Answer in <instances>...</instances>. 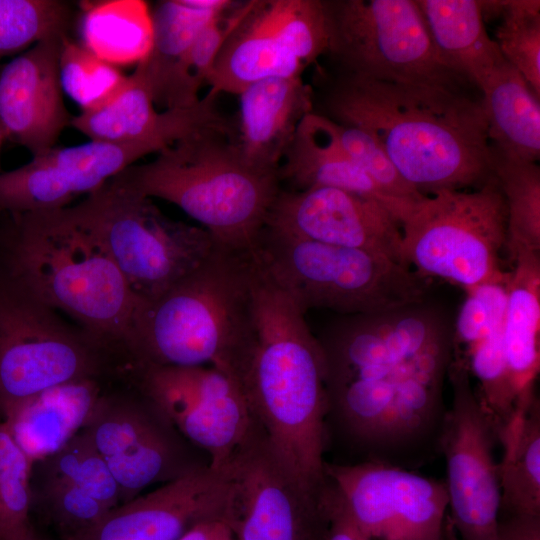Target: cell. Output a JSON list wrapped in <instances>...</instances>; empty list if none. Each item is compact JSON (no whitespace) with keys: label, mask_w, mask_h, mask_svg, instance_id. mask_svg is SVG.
<instances>
[{"label":"cell","mask_w":540,"mask_h":540,"mask_svg":"<svg viewBox=\"0 0 540 540\" xmlns=\"http://www.w3.org/2000/svg\"><path fill=\"white\" fill-rule=\"evenodd\" d=\"M33 540H48V539H45L44 537L37 534V536Z\"/></svg>","instance_id":"45"},{"label":"cell","mask_w":540,"mask_h":540,"mask_svg":"<svg viewBox=\"0 0 540 540\" xmlns=\"http://www.w3.org/2000/svg\"><path fill=\"white\" fill-rule=\"evenodd\" d=\"M5 140H6L5 132L0 121V173L2 172L1 171V149Z\"/></svg>","instance_id":"44"},{"label":"cell","mask_w":540,"mask_h":540,"mask_svg":"<svg viewBox=\"0 0 540 540\" xmlns=\"http://www.w3.org/2000/svg\"><path fill=\"white\" fill-rule=\"evenodd\" d=\"M323 4L326 54L338 72L409 85L475 87L443 61L416 0H323Z\"/></svg>","instance_id":"11"},{"label":"cell","mask_w":540,"mask_h":540,"mask_svg":"<svg viewBox=\"0 0 540 540\" xmlns=\"http://www.w3.org/2000/svg\"><path fill=\"white\" fill-rule=\"evenodd\" d=\"M70 208L101 241L138 303L160 295L216 246L201 226L164 215L121 173Z\"/></svg>","instance_id":"8"},{"label":"cell","mask_w":540,"mask_h":540,"mask_svg":"<svg viewBox=\"0 0 540 540\" xmlns=\"http://www.w3.org/2000/svg\"><path fill=\"white\" fill-rule=\"evenodd\" d=\"M71 19L72 9L65 1L0 0V58L51 36L67 35Z\"/></svg>","instance_id":"34"},{"label":"cell","mask_w":540,"mask_h":540,"mask_svg":"<svg viewBox=\"0 0 540 540\" xmlns=\"http://www.w3.org/2000/svg\"><path fill=\"white\" fill-rule=\"evenodd\" d=\"M59 65L62 89L81 107L82 112L105 104L127 77L115 65L102 60L68 36L63 41Z\"/></svg>","instance_id":"38"},{"label":"cell","mask_w":540,"mask_h":540,"mask_svg":"<svg viewBox=\"0 0 540 540\" xmlns=\"http://www.w3.org/2000/svg\"><path fill=\"white\" fill-rule=\"evenodd\" d=\"M126 385L105 389L82 429L115 479L121 504L199 467L189 461L187 440L145 396Z\"/></svg>","instance_id":"15"},{"label":"cell","mask_w":540,"mask_h":540,"mask_svg":"<svg viewBox=\"0 0 540 540\" xmlns=\"http://www.w3.org/2000/svg\"><path fill=\"white\" fill-rule=\"evenodd\" d=\"M509 271L502 336L518 403L535 391L540 368V253L519 256Z\"/></svg>","instance_id":"29"},{"label":"cell","mask_w":540,"mask_h":540,"mask_svg":"<svg viewBox=\"0 0 540 540\" xmlns=\"http://www.w3.org/2000/svg\"><path fill=\"white\" fill-rule=\"evenodd\" d=\"M224 470L208 464L118 505L76 540H176L195 524L223 518Z\"/></svg>","instance_id":"22"},{"label":"cell","mask_w":540,"mask_h":540,"mask_svg":"<svg viewBox=\"0 0 540 540\" xmlns=\"http://www.w3.org/2000/svg\"><path fill=\"white\" fill-rule=\"evenodd\" d=\"M493 12L502 15L496 31L502 56L540 96V1H495Z\"/></svg>","instance_id":"36"},{"label":"cell","mask_w":540,"mask_h":540,"mask_svg":"<svg viewBox=\"0 0 540 540\" xmlns=\"http://www.w3.org/2000/svg\"><path fill=\"white\" fill-rule=\"evenodd\" d=\"M118 368L111 350L0 272V422L42 391Z\"/></svg>","instance_id":"9"},{"label":"cell","mask_w":540,"mask_h":540,"mask_svg":"<svg viewBox=\"0 0 540 540\" xmlns=\"http://www.w3.org/2000/svg\"><path fill=\"white\" fill-rule=\"evenodd\" d=\"M236 143L253 167L277 173L302 119L314 109V93L302 77H273L241 91Z\"/></svg>","instance_id":"25"},{"label":"cell","mask_w":540,"mask_h":540,"mask_svg":"<svg viewBox=\"0 0 540 540\" xmlns=\"http://www.w3.org/2000/svg\"><path fill=\"white\" fill-rule=\"evenodd\" d=\"M83 46L113 64H137L150 51L151 13L143 1L91 3L82 18Z\"/></svg>","instance_id":"32"},{"label":"cell","mask_w":540,"mask_h":540,"mask_svg":"<svg viewBox=\"0 0 540 540\" xmlns=\"http://www.w3.org/2000/svg\"><path fill=\"white\" fill-rule=\"evenodd\" d=\"M31 514L59 540H76L121 504L119 487L103 458L80 432L55 454L32 464Z\"/></svg>","instance_id":"20"},{"label":"cell","mask_w":540,"mask_h":540,"mask_svg":"<svg viewBox=\"0 0 540 540\" xmlns=\"http://www.w3.org/2000/svg\"><path fill=\"white\" fill-rule=\"evenodd\" d=\"M452 403L439 427L448 515L462 540H496L501 507L496 435L465 364L450 360Z\"/></svg>","instance_id":"14"},{"label":"cell","mask_w":540,"mask_h":540,"mask_svg":"<svg viewBox=\"0 0 540 540\" xmlns=\"http://www.w3.org/2000/svg\"><path fill=\"white\" fill-rule=\"evenodd\" d=\"M443 61L478 90L506 60L487 33L478 0H416Z\"/></svg>","instance_id":"28"},{"label":"cell","mask_w":540,"mask_h":540,"mask_svg":"<svg viewBox=\"0 0 540 540\" xmlns=\"http://www.w3.org/2000/svg\"><path fill=\"white\" fill-rule=\"evenodd\" d=\"M506 238V204L492 174L472 191L425 196L401 225V260L425 278L466 290L505 271Z\"/></svg>","instance_id":"10"},{"label":"cell","mask_w":540,"mask_h":540,"mask_svg":"<svg viewBox=\"0 0 540 540\" xmlns=\"http://www.w3.org/2000/svg\"><path fill=\"white\" fill-rule=\"evenodd\" d=\"M176 540H234V537L223 518H214L195 524Z\"/></svg>","instance_id":"42"},{"label":"cell","mask_w":540,"mask_h":540,"mask_svg":"<svg viewBox=\"0 0 540 540\" xmlns=\"http://www.w3.org/2000/svg\"><path fill=\"white\" fill-rule=\"evenodd\" d=\"M254 337L240 371L254 423L286 474L308 498L326 486V363L304 314L252 252Z\"/></svg>","instance_id":"3"},{"label":"cell","mask_w":540,"mask_h":540,"mask_svg":"<svg viewBox=\"0 0 540 540\" xmlns=\"http://www.w3.org/2000/svg\"><path fill=\"white\" fill-rule=\"evenodd\" d=\"M325 476L372 540H439L448 514L444 481L381 460L325 463Z\"/></svg>","instance_id":"16"},{"label":"cell","mask_w":540,"mask_h":540,"mask_svg":"<svg viewBox=\"0 0 540 540\" xmlns=\"http://www.w3.org/2000/svg\"><path fill=\"white\" fill-rule=\"evenodd\" d=\"M143 195L168 201L200 223L216 246L252 251L281 186L242 156L231 125L193 132L121 172Z\"/></svg>","instance_id":"6"},{"label":"cell","mask_w":540,"mask_h":540,"mask_svg":"<svg viewBox=\"0 0 540 540\" xmlns=\"http://www.w3.org/2000/svg\"><path fill=\"white\" fill-rule=\"evenodd\" d=\"M287 190L330 187L377 201L401 223L405 211L341 147L330 119L311 112L300 122L278 169Z\"/></svg>","instance_id":"26"},{"label":"cell","mask_w":540,"mask_h":540,"mask_svg":"<svg viewBox=\"0 0 540 540\" xmlns=\"http://www.w3.org/2000/svg\"><path fill=\"white\" fill-rule=\"evenodd\" d=\"M7 213L0 272L123 359L138 301L98 237L70 206Z\"/></svg>","instance_id":"5"},{"label":"cell","mask_w":540,"mask_h":540,"mask_svg":"<svg viewBox=\"0 0 540 540\" xmlns=\"http://www.w3.org/2000/svg\"><path fill=\"white\" fill-rule=\"evenodd\" d=\"M496 439L503 447L497 463L500 514L540 516V402L535 391L517 403Z\"/></svg>","instance_id":"31"},{"label":"cell","mask_w":540,"mask_h":540,"mask_svg":"<svg viewBox=\"0 0 540 540\" xmlns=\"http://www.w3.org/2000/svg\"><path fill=\"white\" fill-rule=\"evenodd\" d=\"M231 0H164L150 9L153 39L147 56L136 67L154 104L167 109L199 102V90L187 72V59L199 32L225 11Z\"/></svg>","instance_id":"24"},{"label":"cell","mask_w":540,"mask_h":540,"mask_svg":"<svg viewBox=\"0 0 540 540\" xmlns=\"http://www.w3.org/2000/svg\"><path fill=\"white\" fill-rule=\"evenodd\" d=\"M254 252L303 313L385 312L428 299L432 280L386 255L302 239L264 226Z\"/></svg>","instance_id":"7"},{"label":"cell","mask_w":540,"mask_h":540,"mask_svg":"<svg viewBox=\"0 0 540 540\" xmlns=\"http://www.w3.org/2000/svg\"><path fill=\"white\" fill-rule=\"evenodd\" d=\"M265 227L302 239L386 255L403 264L401 223L377 201L348 191L281 188Z\"/></svg>","instance_id":"19"},{"label":"cell","mask_w":540,"mask_h":540,"mask_svg":"<svg viewBox=\"0 0 540 540\" xmlns=\"http://www.w3.org/2000/svg\"><path fill=\"white\" fill-rule=\"evenodd\" d=\"M451 325L431 301L341 315L319 340L329 411L349 434L382 450L408 447L440 427Z\"/></svg>","instance_id":"1"},{"label":"cell","mask_w":540,"mask_h":540,"mask_svg":"<svg viewBox=\"0 0 540 540\" xmlns=\"http://www.w3.org/2000/svg\"><path fill=\"white\" fill-rule=\"evenodd\" d=\"M218 96L209 91L191 107L159 112L145 80L135 69L110 100L73 116L70 125L94 141H153L167 147L193 132L230 125L217 108Z\"/></svg>","instance_id":"23"},{"label":"cell","mask_w":540,"mask_h":540,"mask_svg":"<svg viewBox=\"0 0 540 540\" xmlns=\"http://www.w3.org/2000/svg\"><path fill=\"white\" fill-rule=\"evenodd\" d=\"M67 35L46 38L0 70V121L6 140L38 156L55 144L73 116L60 80V55Z\"/></svg>","instance_id":"21"},{"label":"cell","mask_w":540,"mask_h":540,"mask_svg":"<svg viewBox=\"0 0 540 540\" xmlns=\"http://www.w3.org/2000/svg\"><path fill=\"white\" fill-rule=\"evenodd\" d=\"M327 48L323 0H254L216 58L209 91L239 95L263 79L301 77Z\"/></svg>","instance_id":"13"},{"label":"cell","mask_w":540,"mask_h":540,"mask_svg":"<svg viewBox=\"0 0 540 540\" xmlns=\"http://www.w3.org/2000/svg\"><path fill=\"white\" fill-rule=\"evenodd\" d=\"M491 147L510 157L540 158V96L507 61L479 89Z\"/></svg>","instance_id":"30"},{"label":"cell","mask_w":540,"mask_h":540,"mask_svg":"<svg viewBox=\"0 0 540 540\" xmlns=\"http://www.w3.org/2000/svg\"><path fill=\"white\" fill-rule=\"evenodd\" d=\"M510 271L464 290L451 325V359L464 362L469 350L503 325Z\"/></svg>","instance_id":"37"},{"label":"cell","mask_w":540,"mask_h":540,"mask_svg":"<svg viewBox=\"0 0 540 540\" xmlns=\"http://www.w3.org/2000/svg\"><path fill=\"white\" fill-rule=\"evenodd\" d=\"M439 540H462L456 532L448 514L444 520Z\"/></svg>","instance_id":"43"},{"label":"cell","mask_w":540,"mask_h":540,"mask_svg":"<svg viewBox=\"0 0 540 540\" xmlns=\"http://www.w3.org/2000/svg\"><path fill=\"white\" fill-rule=\"evenodd\" d=\"M319 108L315 113L370 133L424 196L477 188L492 176L481 94L337 72L325 82Z\"/></svg>","instance_id":"2"},{"label":"cell","mask_w":540,"mask_h":540,"mask_svg":"<svg viewBox=\"0 0 540 540\" xmlns=\"http://www.w3.org/2000/svg\"><path fill=\"white\" fill-rule=\"evenodd\" d=\"M32 463L0 422V540H33Z\"/></svg>","instance_id":"35"},{"label":"cell","mask_w":540,"mask_h":540,"mask_svg":"<svg viewBox=\"0 0 540 540\" xmlns=\"http://www.w3.org/2000/svg\"><path fill=\"white\" fill-rule=\"evenodd\" d=\"M162 149L153 141L90 140L53 147L17 169L0 173V209L20 213L68 207L76 197L95 192L143 156Z\"/></svg>","instance_id":"18"},{"label":"cell","mask_w":540,"mask_h":540,"mask_svg":"<svg viewBox=\"0 0 540 540\" xmlns=\"http://www.w3.org/2000/svg\"><path fill=\"white\" fill-rule=\"evenodd\" d=\"M319 500L325 517L323 540H372L353 521L339 494L328 481Z\"/></svg>","instance_id":"40"},{"label":"cell","mask_w":540,"mask_h":540,"mask_svg":"<svg viewBox=\"0 0 540 540\" xmlns=\"http://www.w3.org/2000/svg\"><path fill=\"white\" fill-rule=\"evenodd\" d=\"M251 269L252 251L215 246L190 273L139 302L124 363L210 366L238 381L254 337Z\"/></svg>","instance_id":"4"},{"label":"cell","mask_w":540,"mask_h":540,"mask_svg":"<svg viewBox=\"0 0 540 540\" xmlns=\"http://www.w3.org/2000/svg\"><path fill=\"white\" fill-rule=\"evenodd\" d=\"M331 122L344 151L405 211L408 217L425 196L402 178L386 152L370 133L355 126L332 120Z\"/></svg>","instance_id":"39"},{"label":"cell","mask_w":540,"mask_h":540,"mask_svg":"<svg viewBox=\"0 0 540 540\" xmlns=\"http://www.w3.org/2000/svg\"><path fill=\"white\" fill-rule=\"evenodd\" d=\"M235 540V539H234Z\"/></svg>","instance_id":"47"},{"label":"cell","mask_w":540,"mask_h":540,"mask_svg":"<svg viewBox=\"0 0 540 540\" xmlns=\"http://www.w3.org/2000/svg\"><path fill=\"white\" fill-rule=\"evenodd\" d=\"M223 469L224 520L235 540H323L325 517L319 499L298 489L259 431Z\"/></svg>","instance_id":"17"},{"label":"cell","mask_w":540,"mask_h":540,"mask_svg":"<svg viewBox=\"0 0 540 540\" xmlns=\"http://www.w3.org/2000/svg\"><path fill=\"white\" fill-rule=\"evenodd\" d=\"M492 174L507 209L505 253L512 264L528 253H540V167L491 147Z\"/></svg>","instance_id":"33"},{"label":"cell","mask_w":540,"mask_h":540,"mask_svg":"<svg viewBox=\"0 0 540 540\" xmlns=\"http://www.w3.org/2000/svg\"><path fill=\"white\" fill-rule=\"evenodd\" d=\"M104 380L87 378L49 388L20 403L2 423L33 464L82 431L106 389Z\"/></svg>","instance_id":"27"},{"label":"cell","mask_w":540,"mask_h":540,"mask_svg":"<svg viewBox=\"0 0 540 540\" xmlns=\"http://www.w3.org/2000/svg\"><path fill=\"white\" fill-rule=\"evenodd\" d=\"M2 212H3V211L0 209V216H1Z\"/></svg>","instance_id":"46"},{"label":"cell","mask_w":540,"mask_h":540,"mask_svg":"<svg viewBox=\"0 0 540 540\" xmlns=\"http://www.w3.org/2000/svg\"><path fill=\"white\" fill-rule=\"evenodd\" d=\"M120 379L206 452L211 468H225L258 431L240 384L217 368L126 364Z\"/></svg>","instance_id":"12"},{"label":"cell","mask_w":540,"mask_h":540,"mask_svg":"<svg viewBox=\"0 0 540 540\" xmlns=\"http://www.w3.org/2000/svg\"><path fill=\"white\" fill-rule=\"evenodd\" d=\"M496 540H540V516L499 517Z\"/></svg>","instance_id":"41"}]
</instances>
